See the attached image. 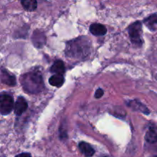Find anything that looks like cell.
Returning a JSON list of instances; mask_svg holds the SVG:
<instances>
[{"mask_svg": "<svg viewBox=\"0 0 157 157\" xmlns=\"http://www.w3.org/2000/svg\"><path fill=\"white\" fill-rule=\"evenodd\" d=\"M90 51V44L89 41L84 37H81L67 43L66 55L71 58H84L89 55Z\"/></svg>", "mask_w": 157, "mask_h": 157, "instance_id": "cell-1", "label": "cell"}, {"mask_svg": "<svg viewBox=\"0 0 157 157\" xmlns=\"http://www.w3.org/2000/svg\"><path fill=\"white\" fill-rule=\"evenodd\" d=\"M79 149L81 153L86 157H91L94 156L95 151L93 147L89 144L85 142H81L79 144Z\"/></svg>", "mask_w": 157, "mask_h": 157, "instance_id": "cell-8", "label": "cell"}, {"mask_svg": "<svg viewBox=\"0 0 157 157\" xmlns=\"http://www.w3.org/2000/svg\"><path fill=\"white\" fill-rule=\"evenodd\" d=\"M145 139L149 144H155L157 143V127H151L149 128L146 133Z\"/></svg>", "mask_w": 157, "mask_h": 157, "instance_id": "cell-9", "label": "cell"}, {"mask_svg": "<svg viewBox=\"0 0 157 157\" xmlns=\"http://www.w3.org/2000/svg\"><path fill=\"white\" fill-rule=\"evenodd\" d=\"M146 24L150 28V29H154V25L157 24V14H154L147 18L145 20Z\"/></svg>", "mask_w": 157, "mask_h": 157, "instance_id": "cell-15", "label": "cell"}, {"mask_svg": "<svg viewBox=\"0 0 157 157\" xmlns=\"http://www.w3.org/2000/svg\"><path fill=\"white\" fill-rule=\"evenodd\" d=\"M32 41H33L34 44L35 46L41 47L42 45H44V42H45V37H44V34L37 31V32H35V33L33 34Z\"/></svg>", "mask_w": 157, "mask_h": 157, "instance_id": "cell-10", "label": "cell"}, {"mask_svg": "<svg viewBox=\"0 0 157 157\" xmlns=\"http://www.w3.org/2000/svg\"><path fill=\"white\" fill-rule=\"evenodd\" d=\"M103 95H104V90L101 88H99L96 90L94 96L96 98H101Z\"/></svg>", "mask_w": 157, "mask_h": 157, "instance_id": "cell-16", "label": "cell"}, {"mask_svg": "<svg viewBox=\"0 0 157 157\" xmlns=\"http://www.w3.org/2000/svg\"><path fill=\"white\" fill-rule=\"evenodd\" d=\"M1 81L3 84H6L9 86H15L16 84L15 78L14 75H10L9 71L2 69L1 71Z\"/></svg>", "mask_w": 157, "mask_h": 157, "instance_id": "cell-6", "label": "cell"}, {"mask_svg": "<svg viewBox=\"0 0 157 157\" xmlns=\"http://www.w3.org/2000/svg\"><path fill=\"white\" fill-rule=\"evenodd\" d=\"M14 101L12 96L7 94H2L0 96V112L2 115H7L12 112Z\"/></svg>", "mask_w": 157, "mask_h": 157, "instance_id": "cell-4", "label": "cell"}, {"mask_svg": "<svg viewBox=\"0 0 157 157\" xmlns=\"http://www.w3.org/2000/svg\"><path fill=\"white\" fill-rule=\"evenodd\" d=\"M64 82V78L63 77V75H58V74H55V75L49 78V84L55 87H60L63 85Z\"/></svg>", "mask_w": 157, "mask_h": 157, "instance_id": "cell-11", "label": "cell"}, {"mask_svg": "<svg viewBox=\"0 0 157 157\" xmlns=\"http://www.w3.org/2000/svg\"><path fill=\"white\" fill-rule=\"evenodd\" d=\"M21 3L25 9L30 12L35 11L38 6L36 0H21Z\"/></svg>", "mask_w": 157, "mask_h": 157, "instance_id": "cell-14", "label": "cell"}, {"mask_svg": "<svg viewBox=\"0 0 157 157\" xmlns=\"http://www.w3.org/2000/svg\"><path fill=\"white\" fill-rule=\"evenodd\" d=\"M51 71L54 72L55 74H58V75H64V71H65V67H64V62L60 61V60L55 61L53 65L52 66V67H51Z\"/></svg>", "mask_w": 157, "mask_h": 157, "instance_id": "cell-13", "label": "cell"}, {"mask_svg": "<svg viewBox=\"0 0 157 157\" xmlns=\"http://www.w3.org/2000/svg\"><path fill=\"white\" fill-rule=\"evenodd\" d=\"M129 35L131 41L135 45L140 46L142 44V23L140 21L133 23L129 27Z\"/></svg>", "mask_w": 157, "mask_h": 157, "instance_id": "cell-3", "label": "cell"}, {"mask_svg": "<svg viewBox=\"0 0 157 157\" xmlns=\"http://www.w3.org/2000/svg\"><path fill=\"white\" fill-rule=\"evenodd\" d=\"M153 157H157V156H153Z\"/></svg>", "mask_w": 157, "mask_h": 157, "instance_id": "cell-18", "label": "cell"}, {"mask_svg": "<svg viewBox=\"0 0 157 157\" xmlns=\"http://www.w3.org/2000/svg\"><path fill=\"white\" fill-rule=\"evenodd\" d=\"M130 107L131 108H133V110H138V111H140L142 113H145V114H149L150 113V111H149L148 108L146 107L142 103L139 102L137 101H130Z\"/></svg>", "mask_w": 157, "mask_h": 157, "instance_id": "cell-12", "label": "cell"}, {"mask_svg": "<svg viewBox=\"0 0 157 157\" xmlns=\"http://www.w3.org/2000/svg\"><path fill=\"white\" fill-rule=\"evenodd\" d=\"M28 108V104L25 100L22 97H19L15 102V107H14V112L16 115L20 116Z\"/></svg>", "mask_w": 157, "mask_h": 157, "instance_id": "cell-5", "label": "cell"}, {"mask_svg": "<svg viewBox=\"0 0 157 157\" xmlns=\"http://www.w3.org/2000/svg\"><path fill=\"white\" fill-rule=\"evenodd\" d=\"M23 89L27 93L37 94L44 88V82L41 73L38 71L29 72L23 75L21 78Z\"/></svg>", "mask_w": 157, "mask_h": 157, "instance_id": "cell-2", "label": "cell"}, {"mask_svg": "<svg viewBox=\"0 0 157 157\" xmlns=\"http://www.w3.org/2000/svg\"><path fill=\"white\" fill-rule=\"evenodd\" d=\"M15 157H32V156H31V154H29V153H21V154L17 155Z\"/></svg>", "mask_w": 157, "mask_h": 157, "instance_id": "cell-17", "label": "cell"}, {"mask_svg": "<svg viewBox=\"0 0 157 157\" xmlns=\"http://www.w3.org/2000/svg\"><path fill=\"white\" fill-rule=\"evenodd\" d=\"M90 32L95 36H102L107 34V29L104 25L98 23H94L90 26Z\"/></svg>", "mask_w": 157, "mask_h": 157, "instance_id": "cell-7", "label": "cell"}]
</instances>
